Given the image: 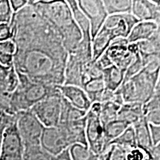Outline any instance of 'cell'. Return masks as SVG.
<instances>
[{
  "label": "cell",
  "mask_w": 160,
  "mask_h": 160,
  "mask_svg": "<svg viewBox=\"0 0 160 160\" xmlns=\"http://www.w3.org/2000/svg\"><path fill=\"white\" fill-rule=\"evenodd\" d=\"M12 29L10 24L0 23V42L11 39Z\"/></svg>",
  "instance_id": "obj_35"
},
{
  "label": "cell",
  "mask_w": 160,
  "mask_h": 160,
  "mask_svg": "<svg viewBox=\"0 0 160 160\" xmlns=\"http://www.w3.org/2000/svg\"><path fill=\"white\" fill-rule=\"evenodd\" d=\"M125 73V71L113 65L102 69V80L106 91L115 93L123 82Z\"/></svg>",
  "instance_id": "obj_17"
},
{
  "label": "cell",
  "mask_w": 160,
  "mask_h": 160,
  "mask_svg": "<svg viewBox=\"0 0 160 160\" xmlns=\"http://www.w3.org/2000/svg\"><path fill=\"white\" fill-rule=\"evenodd\" d=\"M138 53L137 43L129 44L127 39L120 38L112 42L104 53L112 65L125 72Z\"/></svg>",
  "instance_id": "obj_7"
},
{
  "label": "cell",
  "mask_w": 160,
  "mask_h": 160,
  "mask_svg": "<svg viewBox=\"0 0 160 160\" xmlns=\"http://www.w3.org/2000/svg\"><path fill=\"white\" fill-rule=\"evenodd\" d=\"M53 160H72L70 156L69 148L62 152L59 155L53 157Z\"/></svg>",
  "instance_id": "obj_39"
},
{
  "label": "cell",
  "mask_w": 160,
  "mask_h": 160,
  "mask_svg": "<svg viewBox=\"0 0 160 160\" xmlns=\"http://www.w3.org/2000/svg\"><path fill=\"white\" fill-rule=\"evenodd\" d=\"M158 31H160V25L154 22H139L132 28L127 40L129 44L148 40Z\"/></svg>",
  "instance_id": "obj_16"
},
{
  "label": "cell",
  "mask_w": 160,
  "mask_h": 160,
  "mask_svg": "<svg viewBox=\"0 0 160 160\" xmlns=\"http://www.w3.org/2000/svg\"><path fill=\"white\" fill-rule=\"evenodd\" d=\"M121 105L113 101H108L101 103V110L99 113V119L103 126L110 122L117 119L118 112Z\"/></svg>",
  "instance_id": "obj_23"
},
{
  "label": "cell",
  "mask_w": 160,
  "mask_h": 160,
  "mask_svg": "<svg viewBox=\"0 0 160 160\" xmlns=\"http://www.w3.org/2000/svg\"><path fill=\"white\" fill-rule=\"evenodd\" d=\"M143 117L142 104L139 102L124 103L118 112L117 119L127 122L131 125Z\"/></svg>",
  "instance_id": "obj_18"
},
{
  "label": "cell",
  "mask_w": 160,
  "mask_h": 160,
  "mask_svg": "<svg viewBox=\"0 0 160 160\" xmlns=\"http://www.w3.org/2000/svg\"><path fill=\"white\" fill-rule=\"evenodd\" d=\"M9 68H0V102L7 105L11 97L6 89V77Z\"/></svg>",
  "instance_id": "obj_32"
},
{
  "label": "cell",
  "mask_w": 160,
  "mask_h": 160,
  "mask_svg": "<svg viewBox=\"0 0 160 160\" xmlns=\"http://www.w3.org/2000/svg\"><path fill=\"white\" fill-rule=\"evenodd\" d=\"M132 126L134 129L136 141L138 146L148 150L152 146H153L152 145L151 137H150L148 123L146 121L145 117L141 118Z\"/></svg>",
  "instance_id": "obj_19"
},
{
  "label": "cell",
  "mask_w": 160,
  "mask_h": 160,
  "mask_svg": "<svg viewBox=\"0 0 160 160\" xmlns=\"http://www.w3.org/2000/svg\"><path fill=\"white\" fill-rule=\"evenodd\" d=\"M109 144H114L123 149L128 150L137 146L135 132L133 126H130L125 131L115 139L111 142Z\"/></svg>",
  "instance_id": "obj_26"
},
{
  "label": "cell",
  "mask_w": 160,
  "mask_h": 160,
  "mask_svg": "<svg viewBox=\"0 0 160 160\" xmlns=\"http://www.w3.org/2000/svg\"><path fill=\"white\" fill-rule=\"evenodd\" d=\"M83 90L87 93L91 103L101 102V99L105 91V85L102 79L89 82L84 86Z\"/></svg>",
  "instance_id": "obj_22"
},
{
  "label": "cell",
  "mask_w": 160,
  "mask_h": 160,
  "mask_svg": "<svg viewBox=\"0 0 160 160\" xmlns=\"http://www.w3.org/2000/svg\"><path fill=\"white\" fill-rule=\"evenodd\" d=\"M62 100V96L58 90L35 104L31 111L45 128L56 127L59 122Z\"/></svg>",
  "instance_id": "obj_5"
},
{
  "label": "cell",
  "mask_w": 160,
  "mask_h": 160,
  "mask_svg": "<svg viewBox=\"0 0 160 160\" xmlns=\"http://www.w3.org/2000/svg\"><path fill=\"white\" fill-rule=\"evenodd\" d=\"M10 25L17 72L37 82L64 85L68 53L55 29L29 4L13 13Z\"/></svg>",
  "instance_id": "obj_1"
},
{
  "label": "cell",
  "mask_w": 160,
  "mask_h": 160,
  "mask_svg": "<svg viewBox=\"0 0 160 160\" xmlns=\"http://www.w3.org/2000/svg\"><path fill=\"white\" fill-rule=\"evenodd\" d=\"M9 2L13 13H17L21 9H22L28 2V1H27V0H11Z\"/></svg>",
  "instance_id": "obj_37"
},
{
  "label": "cell",
  "mask_w": 160,
  "mask_h": 160,
  "mask_svg": "<svg viewBox=\"0 0 160 160\" xmlns=\"http://www.w3.org/2000/svg\"><path fill=\"white\" fill-rule=\"evenodd\" d=\"M53 157L40 146H33L25 148L23 160H53Z\"/></svg>",
  "instance_id": "obj_28"
},
{
  "label": "cell",
  "mask_w": 160,
  "mask_h": 160,
  "mask_svg": "<svg viewBox=\"0 0 160 160\" xmlns=\"http://www.w3.org/2000/svg\"><path fill=\"white\" fill-rule=\"evenodd\" d=\"M150 137L152 145L153 146L160 144V125H155L148 124Z\"/></svg>",
  "instance_id": "obj_34"
},
{
  "label": "cell",
  "mask_w": 160,
  "mask_h": 160,
  "mask_svg": "<svg viewBox=\"0 0 160 160\" xmlns=\"http://www.w3.org/2000/svg\"><path fill=\"white\" fill-rule=\"evenodd\" d=\"M131 14L139 22H154L160 25V2L150 0L132 1Z\"/></svg>",
  "instance_id": "obj_13"
},
{
  "label": "cell",
  "mask_w": 160,
  "mask_h": 160,
  "mask_svg": "<svg viewBox=\"0 0 160 160\" xmlns=\"http://www.w3.org/2000/svg\"><path fill=\"white\" fill-rule=\"evenodd\" d=\"M17 128L25 148L40 146V139L45 127L31 110L18 112Z\"/></svg>",
  "instance_id": "obj_6"
},
{
  "label": "cell",
  "mask_w": 160,
  "mask_h": 160,
  "mask_svg": "<svg viewBox=\"0 0 160 160\" xmlns=\"http://www.w3.org/2000/svg\"><path fill=\"white\" fill-rule=\"evenodd\" d=\"M139 21L131 13L108 16L102 27L111 42L117 39H127L132 28Z\"/></svg>",
  "instance_id": "obj_11"
},
{
  "label": "cell",
  "mask_w": 160,
  "mask_h": 160,
  "mask_svg": "<svg viewBox=\"0 0 160 160\" xmlns=\"http://www.w3.org/2000/svg\"><path fill=\"white\" fill-rule=\"evenodd\" d=\"M17 73L19 85L11 93L8 102L9 108L13 113L31 110L35 104L58 91L57 86L37 82L22 73Z\"/></svg>",
  "instance_id": "obj_4"
},
{
  "label": "cell",
  "mask_w": 160,
  "mask_h": 160,
  "mask_svg": "<svg viewBox=\"0 0 160 160\" xmlns=\"http://www.w3.org/2000/svg\"><path fill=\"white\" fill-rule=\"evenodd\" d=\"M98 160H127L126 151L119 146L109 144L105 151L98 156Z\"/></svg>",
  "instance_id": "obj_27"
},
{
  "label": "cell",
  "mask_w": 160,
  "mask_h": 160,
  "mask_svg": "<svg viewBox=\"0 0 160 160\" xmlns=\"http://www.w3.org/2000/svg\"><path fill=\"white\" fill-rule=\"evenodd\" d=\"M103 4L108 16L131 13L132 0H104Z\"/></svg>",
  "instance_id": "obj_21"
},
{
  "label": "cell",
  "mask_w": 160,
  "mask_h": 160,
  "mask_svg": "<svg viewBox=\"0 0 160 160\" xmlns=\"http://www.w3.org/2000/svg\"><path fill=\"white\" fill-rule=\"evenodd\" d=\"M72 160H98V155L92 152L87 145L75 144L69 148Z\"/></svg>",
  "instance_id": "obj_25"
},
{
  "label": "cell",
  "mask_w": 160,
  "mask_h": 160,
  "mask_svg": "<svg viewBox=\"0 0 160 160\" xmlns=\"http://www.w3.org/2000/svg\"><path fill=\"white\" fill-rule=\"evenodd\" d=\"M25 146L18 131L17 122H14L4 130L0 160H23Z\"/></svg>",
  "instance_id": "obj_8"
},
{
  "label": "cell",
  "mask_w": 160,
  "mask_h": 160,
  "mask_svg": "<svg viewBox=\"0 0 160 160\" xmlns=\"http://www.w3.org/2000/svg\"><path fill=\"white\" fill-rule=\"evenodd\" d=\"M160 81V59L146 65L137 74L123 81L117 93L122 97L124 103L145 104L154 93Z\"/></svg>",
  "instance_id": "obj_3"
},
{
  "label": "cell",
  "mask_w": 160,
  "mask_h": 160,
  "mask_svg": "<svg viewBox=\"0 0 160 160\" xmlns=\"http://www.w3.org/2000/svg\"><path fill=\"white\" fill-rule=\"evenodd\" d=\"M131 125L128 122L118 119L104 125V133L107 142L109 144L113 139L121 135Z\"/></svg>",
  "instance_id": "obj_20"
},
{
  "label": "cell",
  "mask_w": 160,
  "mask_h": 160,
  "mask_svg": "<svg viewBox=\"0 0 160 160\" xmlns=\"http://www.w3.org/2000/svg\"><path fill=\"white\" fill-rule=\"evenodd\" d=\"M144 117L148 124L160 125V109L149 112Z\"/></svg>",
  "instance_id": "obj_36"
},
{
  "label": "cell",
  "mask_w": 160,
  "mask_h": 160,
  "mask_svg": "<svg viewBox=\"0 0 160 160\" xmlns=\"http://www.w3.org/2000/svg\"><path fill=\"white\" fill-rule=\"evenodd\" d=\"M39 145L42 149L52 157L59 155L71 147L67 132L60 125L45 128L40 139Z\"/></svg>",
  "instance_id": "obj_9"
},
{
  "label": "cell",
  "mask_w": 160,
  "mask_h": 160,
  "mask_svg": "<svg viewBox=\"0 0 160 160\" xmlns=\"http://www.w3.org/2000/svg\"><path fill=\"white\" fill-rule=\"evenodd\" d=\"M16 46L11 39L0 42V65L8 68L13 65Z\"/></svg>",
  "instance_id": "obj_24"
},
{
  "label": "cell",
  "mask_w": 160,
  "mask_h": 160,
  "mask_svg": "<svg viewBox=\"0 0 160 160\" xmlns=\"http://www.w3.org/2000/svg\"><path fill=\"white\" fill-rule=\"evenodd\" d=\"M137 44L143 67L154 60L160 59V31L156 33L150 39Z\"/></svg>",
  "instance_id": "obj_15"
},
{
  "label": "cell",
  "mask_w": 160,
  "mask_h": 160,
  "mask_svg": "<svg viewBox=\"0 0 160 160\" xmlns=\"http://www.w3.org/2000/svg\"><path fill=\"white\" fill-rule=\"evenodd\" d=\"M150 153L153 160H160V144L157 145L152 146L149 149Z\"/></svg>",
  "instance_id": "obj_38"
},
{
  "label": "cell",
  "mask_w": 160,
  "mask_h": 160,
  "mask_svg": "<svg viewBox=\"0 0 160 160\" xmlns=\"http://www.w3.org/2000/svg\"><path fill=\"white\" fill-rule=\"evenodd\" d=\"M19 85V78L14 66L11 65L9 68L6 77V89L10 95L13 93Z\"/></svg>",
  "instance_id": "obj_31"
},
{
  "label": "cell",
  "mask_w": 160,
  "mask_h": 160,
  "mask_svg": "<svg viewBox=\"0 0 160 160\" xmlns=\"http://www.w3.org/2000/svg\"><path fill=\"white\" fill-rule=\"evenodd\" d=\"M6 128L5 125H1L0 126V150H1V145H2V135L4 130Z\"/></svg>",
  "instance_id": "obj_40"
},
{
  "label": "cell",
  "mask_w": 160,
  "mask_h": 160,
  "mask_svg": "<svg viewBox=\"0 0 160 160\" xmlns=\"http://www.w3.org/2000/svg\"><path fill=\"white\" fill-rule=\"evenodd\" d=\"M0 68H5V67H2V66L1 65H0Z\"/></svg>",
  "instance_id": "obj_41"
},
{
  "label": "cell",
  "mask_w": 160,
  "mask_h": 160,
  "mask_svg": "<svg viewBox=\"0 0 160 160\" xmlns=\"http://www.w3.org/2000/svg\"><path fill=\"white\" fill-rule=\"evenodd\" d=\"M62 96L72 106L78 110L88 112L91 106V102L88 97L87 93L82 88L74 85H57Z\"/></svg>",
  "instance_id": "obj_14"
},
{
  "label": "cell",
  "mask_w": 160,
  "mask_h": 160,
  "mask_svg": "<svg viewBox=\"0 0 160 160\" xmlns=\"http://www.w3.org/2000/svg\"><path fill=\"white\" fill-rule=\"evenodd\" d=\"M127 160H153L148 149L137 145L132 148L125 150Z\"/></svg>",
  "instance_id": "obj_29"
},
{
  "label": "cell",
  "mask_w": 160,
  "mask_h": 160,
  "mask_svg": "<svg viewBox=\"0 0 160 160\" xmlns=\"http://www.w3.org/2000/svg\"><path fill=\"white\" fill-rule=\"evenodd\" d=\"M61 38L68 53H72L81 41L82 33L66 1H28Z\"/></svg>",
  "instance_id": "obj_2"
},
{
  "label": "cell",
  "mask_w": 160,
  "mask_h": 160,
  "mask_svg": "<svg viewBox=\"0 0 160 160\" xmlns=\"http://www.w3.org/2000/svg\"><path fill=\"white\" fill-rule=\"evenodd\" d=\"M85 137L88 147L98 156L109 145L105 139L104 127L99 117L91 111H88L86 114Z\"/></svg>",
  "instance_id": "obj_10"
},
{
  "label": "cell",
  "mask_w": 160,
  "mask_h": 160,
  "mask_svg": "<svg viewBox=\"0 0 160 160\" xmlns=\"http://www.w3.org/2000/svg\"><path fill=\"white\" fill-rule=\"evenodd\" d=\"M17 113H13L10 110L8 105L0 102V126L7 127L10 124L17 122Z\"/></svg>",
  "instance_id": "obj_30"
},
{
  "label": "cell",
  "mask_w": 160,
  "mask_h": 160,
  "mask_svg": "<svg viewBox=\"0 0 160 160\" xmlns=\"http://www.w3.org/2000/svg\"><path fill=\"white\" fill-rule=\"evenodd\" d=\"M79 9L88 20L92 40L102 27L108 17L102 0H79Z\"/></svg>",
  "instance_id": "obj_12"
},
{
  "label": "cell",
  "mask_w": 160,
  "mask_h": 160,
  "mask_svg": "<svg viewBox=\"0 0 160 160\" xmlns=\"http://www.w3.org/2000/svg\"><path fill=\"white\" fill-rule=\"evenodd\" d=\"M13 12L8 0H0V23L10 24Z\"/></svg>",
  "instance_id": "obj_33"
}]
</instances>
